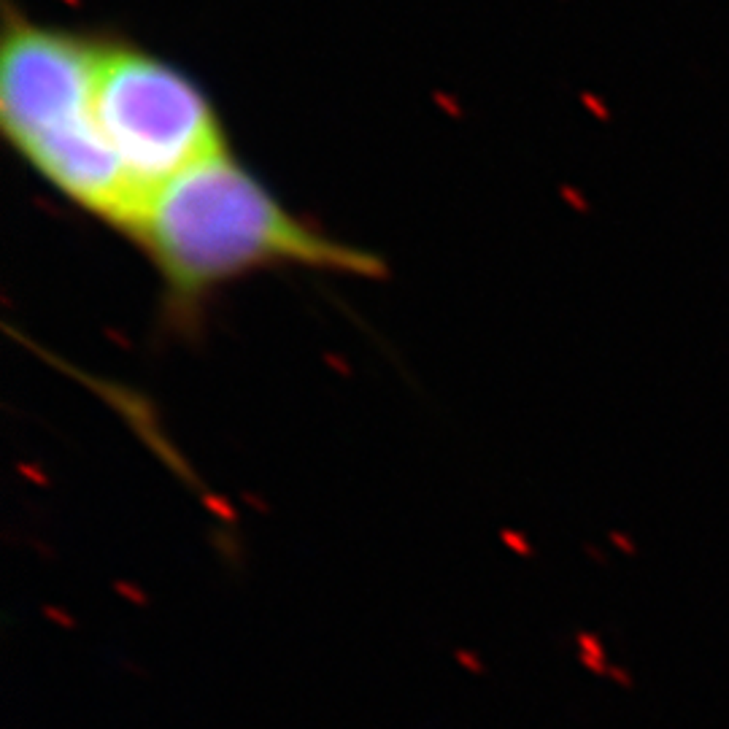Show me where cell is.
<instances>
[{"label":"cell","mask_w":729,"mask_h":729,"mask_svg":"<svg viewBox=\"0 0 729 729\" xmlns=\"http://www.w3.org/2000/svg\"><path fill=\"white\" fill-rule=\"evenodd\" d=\"M124 238L160 281L168 332L195 335L224 286L265 270L384 279L386 263L297 216L233 152L182 173L143 202Z\"/></svg>","instance_id":"1"},{"label":"cell","mask_w":729,"mask_h":729,"mask_svg":"<svg viewBox=\"0 0 729 729\" xmlns=\"http://www.w3.org/2000/svg\"><path fill=\"white\" fill-rule=\"evenodd\" d=\"M98 36L3 6L0 127L20 160L62 200L119 230L138 200L111 154L95 111Z\"/></svg>","instance_id":"2"},{"label":"cell","mask_w":729,"mask_h":729,"mask_svg":"<svg viewBox=\"0 0 729 729\" xmlns=\"http://www.w3.org/2000/svg\"><path fill=\"white\" fill-rule=\"evenodd\" d=\"M95 111L138 211L165 184L230 152L222 117L198 81L173 60L108 33L98 36Z\"/></svg>","instance_id":"3"},{"label":"cell","mask_w":729,"mask_h":729,"mask_svg":"<svg viewBox=\"0 0 729 729\" xmlns=\"http://www.w3.org/2000/svg\"><path fill=\"white\" fill-rule=\"evenodd\" d=\"M57 364H60L62 370H71V376H76L84 386H92L95 395H101L105 403L111 405L114 411H119L122 416L127 419V425L141 435L143 443L149 446V448H154V454L160 457L165 465L170 467V470H176L184 478H189V470L179 462L182 457L176 454V448H170V443L165 441V435H162L160 427H157V419H154V408L149 405V400L143 397L141 392H133V389H127V386L105 381V378L84 376L81 370H73L71 364H65V362H57Z\"/></svg>","instance_id":"4"}]
</instances>
